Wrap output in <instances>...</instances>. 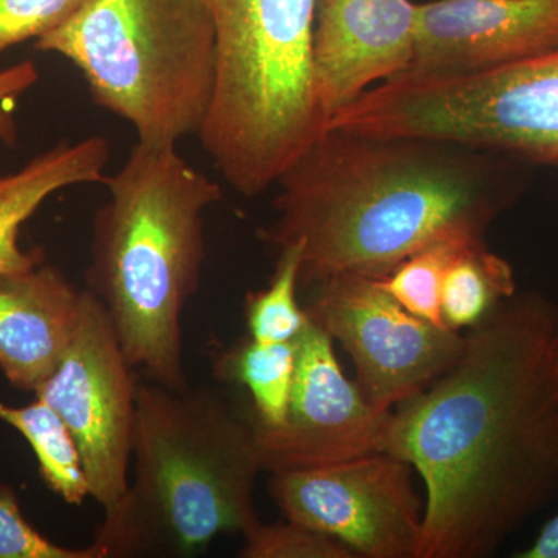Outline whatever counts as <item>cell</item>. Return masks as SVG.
I'll use <instances>...</instances> for the list:
<instances>
[{
    "instance_id": "obj_1",
    "label": "cell",
    "mask_w": 558,
    "mask_h": 558,
    "mask_svg": "<svg viewBox=\"0 0 558 558\" xmlns=\"http://www.w3.org/2000/svg\"><path fill=\"white\" fill-rule=\"evenodd\" d=\"M385 451L427 498L417 558H487L558 499V303L517 292L392 410Z\"/></svg>"
},
{
    "instance_id": "obj_2",
    "label": "cell",
    "mask_w": 558,
    "mask_h": 558,
    "mask_svg": "<svg viewBox=\"0 0 558 558\" xmlns=\"http://www.w3.org/2000/svg\"><path fill=\"white\" fill-rule=\"evenodd\" d=\"M532 165L446 140L328 128L279 175L277 219L259 231L301 247L300 284L380 279L435 242H486Z\"/></svg>"
},
{
    "instance_id": "obj_3",
    "label": "cell",
    "mask_w": 558,
    "mask_h": 558,
    "mask_svg": "<svg viewBox=\"0 0 558 558\" xmlns=\"http://www.w3.org/2000/svg\"><path fill=\"white\" fill-rule=\"evenodd\" d=\"M105 185L86 288L108 311L132 369L161 387L189 388L182 317L199 290L204 215L222 189L175 146L140 142Z\"/></svg>"
},
{
    "instance_id": "obj_4",
    "label": "cell",
    "mask_w": 558,
    "mask_h": 558,
    "mask_svg": "<svg viewBox=\"0 0 558 558\" xmlns=\"http://www.w3.org/2000/svg\"><path fill=\"white\" fill-rule=\"evenodd\" d=\"M135 478L97 529L101 558L190 557L258 523L252 417L211 388L138 381Z\"/></svg>"
},
{
    "instance_id": "obj_5",
    "label": "cell",
    "mask_w": 558,
    "mask_h": 558,
    "mask_svg": "<svg viewBox=\"0 0 558 558\" xmlns=\"http://www.w3.org/2000/svg\"><path fill=\"white\" fill-rule=\"evenodd\" d=\"M318 0H202L218 78L199 138L222 179L253 197L326 130L312 75Z\"/></svg>"
},
{
    "instance_id": "obj_6",
    "label": "cell",
    "mask_w": 558,
    "mask_h": 558,
    "mask_svg": "<svg viewBox=\"0 0 558 558\" xmlns=\"http://www.w3.org/2000/svg\"><path fill=\"white\" fill-rule=\"evenodd\" d=\"M35 47L72 62L94 101L140 143L178 146L207 121L218 50L202 0H87Z\"/></svg>"
},
{
    "instance_id": "obj_7",
    "label": "cell",
    "mask_w": 558,
    "mask_h": 558,
    "mask_svg": "<svg viewBox=\"0 0 558 558\" xmlns=\"http://www.w3.org/2000/svg\"><path fill=\"white\" fill-rule=\"evenodd\" d=\"M329 128L446 140L558 167V50L470 75L400 73Z\"/></svg>"
},
{
    "instance_id": "obj_8",
    "label": "cell",
    "mask_w": 558,
    "mask_h": 558,
    "mask_svg": "<svg viewBox=\"0 0 558 558\" xmlns=\"http://www.w3.org/2000/svg\"><path fill=\"white\" fill-rule=\"evenodd\" d=\"M138 380L100 300L83 290L78 322L36 398L60 414L78 444L90 498L105 512L130 487Z\"/></svg>"
},
{
    "instance_id": "obj_9",
    "label": "cell",
    "mask_w": 558,
    "mask_h": 558,
    "mask_svg": "<svg viewBox=\"0 0 558 558\" xmlns=\"http://www.w3.org/2000/svg\"><path fill=\"white\" fill-rule=\"evenodd\" d=\"M307 315L351 355L355 384L371 405L392 411L438 380L464 347L461 332L416 317L374 278L312 286Z\"/></svg>"
},
{
    "instance_id": "obj_10",
    "label": "cell",
    "mask_w": 558,
    "mask_h": 558,
    "mask_svg": "<svg viewBox=\"0 0 558 558\" xmlns=\"http://www.w3.org/2000/svg\"><path fill=\"white\" fill-rule=\"evenodd\" d=\"M414 469L388 451L271 475L284 519L339 539L357 557L417 558L424 521Z\"/></svg>"
},
{
    "instance_id": "obj_11",
    "label": "cell",
    "mask_w": 558,
    "mask_h": 558,
    "mask_svg": "<svg viewBox=\"0 0 558 558\" xmlns=\"http://www.w3.org/2000/svg\"><path fill=\"white\" fill-rule=\"evenodd\" d=\"M392 411L371 405L344 376L332 337L312 322L299 339V365L288 416L255 427L263 472L325 468L385 451Z\"/></svg>"
},
{
    "instance_id": "obj_12",
    "label": "cell",
    "mask_w": 558,
    "mask_h": 558,
    "mask_svg": "<svg viewBox=\"0 0 558 558\" xmlns=\"http://www.w3.org/2000/svg\"><path fill=\"white\" fill-rule=\"evenodd\" d=\"M557 50L558 0H429L405 72L470 75Z\"/></svg>"
},
{
    "instance_id": "obj_13",
    "label": "cell",
    "mask_w": 558,
    "mask_h": 558,
    "mask_svg": "<svg viewBox=\"0 0 558 558\" xmlns=\"http://www.w3.org/2000/svg\"><path fill=\"white\" fill-rule=\"evenodd\" d=\"M416 22L411 0H318L312 75L328 124L371 84L410 69Z\"/></svg>"
},
{
    "instance_id": "obj_14",
    "label": "cell",
    "mask_w": 558,
    "mask_h": 558,
    "mask_svg": "<svg viewBox=\"0 0 558 558\" xmlns=\"http://www.w3.org/2000/svg\"><path fill=\"white\" fill-rule=\"evenodd\" d=\"M83 301L61 270L43 263L0 274V369L11 385L35 392L68 349Z\"/></svg>"
},
{
    "instance_id": "obj_15",
    "label": "cell",
    "mask_w": 558,
    "mask_h": 558,
    "mask_svg": "<svg viewBox=\"0 0 558 558\" xmlns=\"http://www.w3.org/2000/svg\"><path fill=\"white\" fill-rule=\"evenodd\" d=\"M109 160L108 140L94 135L60 143L20 171L0 174V274L31 270L44 263L43 248L21 247L22 227L58 191L105 183Z\"/></svg>"
},
{
    "instance_id": "obj_16",
    "label": "cell",
    "mask_w": 558,
    "mask_h": 558,
    "mask_svg": "<svg viewBox=\"0 0 558 558\" xmlns=\"http://www.w3.org/2000/svg\"><path fill=\"white\" fill-rule=\"evenodd\" d=\"M299 365V340L260 343L253 339L222 349L213 360L219 380L244 387L252 396V421L259 427H279L288 416Z\"/></svg>"
},
{
    "instance_id": "obj_17",
    "label": "cell",
    "mask_w": 558,
    "mask_h": 558,
    "mask_svg": "<svg viewBox=\"0 0 558 558\" xmlns=\"http://www.w3.org/2000/svg\"><path fill=\"white\" fill-rule=\"evenodd\" d=\"M0 421L31 444L40 476L53 494L72 506L83 505L90 497L78 444L57 411L38 398L25 407L0 402Z\"/></svg>"
},
{
    "instance_id": "obj_18",
    "label": "cell",
    "mask_w": 558,
    "mask_h": 558,
    "mask_svg": "<svg viewBox=\"0 0 558 558\" xmlns=\"http://www.w3.org/2000/svg\"><path fill=\"white\" fill-rule=\"evenodd\" d=\"M515 293V277L508 260L490 252L486 242L469 245L458 253L444 278V323L457 332L472 329Z\"/></svg>"
},
{
    "instance_id": "obj_19",
    "label": "cell",
    "mask_w": 558,
    "mask_h": 558,
    "mask_svg": "<svg viewBox=\"0 0 558 558\" xmlns=\"http://www.w3.org/2000/svg\"><path fill=\"white\" fill-rule=\"evenodd\" d=\"M301 247L299 244L279 250L277 269L266 289L248 293L245 318L250 339L260 343L296 341L311 323L300 306Z\"/></svg>"
},
{
    "instance_id": "obj_20",
    "label": "cell",
    "mask_w": 558,
    "mask_h": 558,
    "mask_svg": "<svg viewBox=\"0 0 558 558\" xmlns=\"http://www.w3.org/2000/svg\"><path fill=\"white\" fill-rule=\"evenodd\" d=\"M481 242L447 240L435 242L418 250L400 263L387 277L377 279L400 306L411 314L427 319L436 326L447 328L442 318L444 278L458 253L469 245Z\"/></svg>"
},
{
    "instance_id": "obj_21",
    "label": "cell",
    "mask_w": 558,
    "mask_h": 558,
    "mask_svg": "<svg viewBox=\"0 0 558 558\" xmlns=\"http://www.w3.org/2000/svg\"><path fill=\"white\" fill-rule=\"evenodd\" d=\"M241 558H354L339 539L295 521L267 524L258 521L245 531Z\"/></svg>"
},
{
    "instance_id": "obj_22",
    "label": "cell",
    "mask_w": 558,
    "mask_h": 558,
    "mask_svg": "<svg viewBox=\"0 0 558 558\" xmlns=\"http://www.w3.org/2000/svg\"><path fill=\"white\" fill-rule=\"evenodd\" d=\"M86 3L87 0H0V54L57 31Z\"/></svg>"
},
{
    "instance_id": "obj_23",
    "label": "cell",
    "mask_w": 558,
    "mask_h": 558,
    "mask_svg": "<svg viewBox=\"0 0 558 558\" xmlns=\"http://www.w3.org/2000/svg\"><path fill=\"white\" fill-rule=\"evenodd\" d=\"M0 558H101L94 545L65 548L44 537L22 515L13 488L0 486Z\"/></svg>"
},
{
    "instance_id": "obj_24",
    "label": "cell",
    "mask_w": 558,
    "mask_h": 558,
    "mask_svg": "<svg viewBox=\"0 0 558 558\" xmlns=\"http://www.w3.org/2000/svg\"><path fill=\"white\" fill-rule=\"evenodd\" d=\"M39 80L38 68L33 61H22L0 70V142L16 145L17 128L14 121V101L31 90Z\"/></svg>"
},
{
    "instance_id": "obj_25",
    "label": "cell",
    "mask_w": 558,
    "mask_h": 558,
    "mask_svg": "<svg viewBox=\"0 0 558 558\" xmlns=\"http://www.w3.org/2000/svg\"><path fill=\"white\" fill-rule=\"evenodd\" d=\"M517 558H558V512L546 521L529 548L517 553Z\"/></svg>"
}]
</instances>
